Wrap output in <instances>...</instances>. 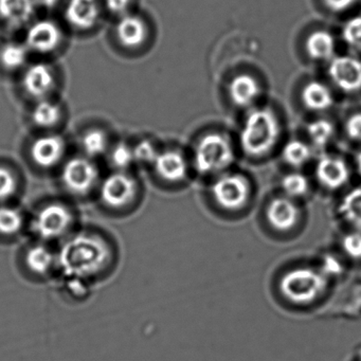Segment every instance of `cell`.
Instances as JSON below:
<instances>
[{
    "instance_id": "cell-12",
    "label": "cell",
    "mask_w": 361,
    "mask_h": 361,
    "mask_svg": "<svg viewBox=\"0 0 361 361\" xmlns=\"http://www.w3.org/2000/svg\"><path fill=\"white\" fill-rule=\"evenodd\" d=\"M329 77L339 90L356 92L361 90V61L352 56L333 59L329 68Z\"/></svg>"
},
{
    "instance_id": "cell-26",
    "label": "cell",
    "mask_w": 361,
    "mask_h": 361,
    "mask_svg": "<svg viewBox=\"0 0 361 361\" xmlns=\"http://www.w3.org/2000/svg\"><path fill=\"white\" fill-rule=\"evenodd\" d=\"M81 147L85 157L92 158L102 156L109 149V137L101 130H90L82 137Z\"/></svg>"
},
{
    "instance_id": "cell-16",
    "label": "cell",
    "mask_w": 361,
    "mask_h": 361,
    "mask_svg": "<svg viewBox=\"0 0 361 361\" xmlns=\"http://www.w3.org/2000/svg\"><path fill=\"white\" fill-rule=\"evenodd\" d=\"M153 166L158 177L166 183H180L187 176V160L180 152L175 149L159 152Z\"/></svg>"
},
{
    "instance_id": "cell-23",
    "label": "cell",
    "mask_w": 361,
    "mask_h": 361,
    "mask_svg": "<svg viewBox=\"0 0 361 361\" xmlns=\"http://www.w3.org/2000/svg\"><path fill=\"white\" fill-rule=\"evenodd\" d=\"M27 46L18 42H9L0 47V65L9 71H20L26 66L29 59Z\"/></svg>"
},
{
    "instance_id": "cell-25",
    "label": "cell",
    "mask_w": 361,
    "mask_h": 361,
    "mask_svg": "<svg viewBox=\"0 0 361 361\" xmlns=\"http://www.w3.org/2000/svg\"><path fill=\"white\" fill-rule=\"evenodd\" d=\"M339 211L348 223L361 230V188H356L346 194Z\"/></svg>"
},
{
    "instance_id": "cell-27",
    "label": "cell",
    "mask_w": 361,
    "mask_h": 361,
    "mask_svg": "<svg viewBox=\"0 0 361 361\" xmlns=\"http://www.w3.org/2000/svg\"><path fill=\"white\" fill-rule=\"evenodd\" d=\"M24 216L18 209L12 207H0V234L11 236L22 230Z\"/></svg>"
},
{
    "instance_id": "cell-32",
    "label": "cell",
    "mask_w": 361,
    "mask_h": 361,
    "mask_svg": "<svg viewBox=\"0 0 361 361\" xmlns=\"http://www.w3.org/2000/svg\"><path fill=\"white\" fill-rule=\"evenodd\" d=\"M133 151H134L135 164H142V166H147V164L153 166L159 154L157 147L149 140L140 141L136 147H133Z\"/></svg>"
},
{
    "instance_id": "cell-20",
    "label": "cell",
    "mask_w": 361,
    "mask_h": 361,
    "mask_svg": "<svg viewBox=\"0 0 361 361\" xmlns=\"http://www.w3.org/2000/svg\"><path fill=\"white\" fill-rule=\"evenodd\" d=\"M302 102L310 111H326L333 105V94L324 84L316 81L310 82L304 86Z\"/></svg>"
},
{
    "instance_id": "cell-8",
    "label": "cell",
    "mask_w": 361,
    "mask_h": 361,
    "mask_svg": "<svg viewBox=\"0 0 361 361\" xmlns=\"http://www.w3.org/2000/svg\"><path fill=\"white\" fill-rule=\"evenodd\" d=\"M138 185L134 177L126 172L116 171L100 185V197L109 208L122 209L136 198Z\"/></svg>"
},
{
    "instance_id": "cell-30",
    "label": "cell",
    "mask_w": 361,
    "mask_h": 361,
    "mask_svg": "<svg viewBox=\"0 0 361 361\" xmlns=\"http://www.w3.org/2000/svg\"><path fill=\"white\" fill-rule=\"evenodd\" d=\"M334 126L326 120H317L307 126L308 136L314 147H324L334 136Z\"/></svg>"
},
{
    "instance_id": "cell-7",
    "label": "cell",
    "mask_w": 361,
    "mask_h": 361,
    "mask_svg": "<svg viewBox=\"0 0 361 361\" xmlns=\"http://www.w3.org/2000/svg\"><path fill=\"white\" fill-rule=\"evenodd\" d=\"M211 193L221 208L228 211L240 210L250 197V185L242 175H223L213 183Z\"/></svg>"
},
{
    "instance_id": "cell-9",
    "label": "cell",
    "mask_w": 361,
    "mask_h": 361,
    "mask_svg": "<svg viewBox=\"0 0 361 361\" xmlns=\"http://www.w3.org/2000/svg\"><path fill=\"white\" fill-rule=\"evenodd\" d=\"M63 43V31L54 20L32 22L27 29L25 45L29 51L49 54L56 51Z\"/></svg>"
},
{
    "instance_id": "cell-41",
    "label": "cell",
    "mask_w": 361,
    "mask_h": 361,
    "mask_svg": "<svg viewBox=\"0 0 361 361\" xmlns=\"http://www.w3.org/2000/svg\"><path fill=\"white\" fill-rule=\"evenodd\" d=\"M357 166H358L359 173L361 174V152L358 154V157H357Z\"/></svg>"
},
{
    "instance_id": "cell-13",
    "label": "cell",
    "mask_w": 361,
    "mask_h": 361,
    "mask_svg": "<svg viewBox=\"0 0 361 361\" xmlns=\"http://www.w3.org/2000/svg\"><path fill=\"white\" fill-rule=\"evenodd\" d=\"M101 12V0H68L65 18L73 28L87 31L98 25Z\"/></svg>"
},
{
    "instance_id": "cell-21",
    "label": "cell",
    "mask_w": 361,
    "mask_h": 361,
    "mask_svg": "<svg viewBox=\"0 0 361 361\" xmlns=\"http://www.w3.org/2000/svg\"><path fill=\"white\" fill-rule=\"evenodd\" d=\"M305 47L312 60L327 61L335 52V39L327 31H314L306 39Z\"/></svg>"
},
{
    "instance_id": "cell-40",
    "label": "cell",
    "mask_w": 361,
    "mask_h": 361,
    "mask_svg": "<svg viewBox=\"0 0 361 361\" xmlns=\"http://www.w3.org/2000/svg\"><path fill=\"white\" fill-rule=\"evenodd\" d=\"M61 0H35L37 6L46 8V9H51V8L56 7Z\"/></svg>"
},
{
    "instance_id": "cell-3",
    "label": "cell",
    "mask_w": 361,
    "mask_h": 361,
    "mask_svg": "<svg viewBox=\"0 0 361 361\" xmlns=\"http://www.w3.org/2000/svg\"><path fill=\"white\" fill-rule=\"evenodd\" d=\"M234 151L225 135L209 133L198 140L194 149V166L200 174H215L231 166Z\"/></svg>"
},
{
    "instance_id": "cell-6",
    "label": "cell",
    "mask_w": 361,
    "mask_h": 361,
    "mask_svg": "<svg viewBox=\"0 0 361 361\" xmlns=\"http://www.w3.org/2000/svg\"><path fill=\"white\" fill-rule=\"evenodd\" d=\"M99 178L98 168L85 156L68 160L63 168V185L75 195L84 196L92 192L98 185Z\"/></svg>"
},
{
    "instance_id": "cell-4",
    "label": "cell",
    "mask_w": 361,
    "mask_h": 361,
    "mask_svg": "<svg viewBox=\"0 0 361 361\" xmlns=\"http://www.w3.org/2000/svg\"><path fill=\"white\" fill-rule=\"evenodd\" d=\"M327 279L318 270L310 267L295 268L283 276L280 290L285 298L295 304L314 301L326 288Z\"/></svg>"
},
{
    "instance_id": "cell-5",
    "label": "cell",
    "mask_w": 361,
    "mask_h": 361,
    "mask_svg": "<svg viewBox=\"0 0 361 361\" xmlns=\"http://www.w3.org/2000/svg\"><path fill=\"white\" fill-rule=\"evenodd\" d=\"M73 224V214L71 209L62 202H50L33 219L35 233L45 240L62 238Z\"/></svg>"
},
{
    "instance_id": "cell-22",
    "label": "cell",
    "mask_w": 361,
    "mask_h": 361,
    "mask_svg": "<svg viewBox=\"0 0 361 361\" xmlns=\"http://www.w3.org/2000/svg\"><path fill=\"white\" fill-rule=\"evenodd\" d=\"M62 115V109L58 103L49 99H44V100L37 101V104L33 107L31 113V119L37 128L48 130L60 123Z\"/></svg>"
},
{
    "instance_id": "cell-14",
    "label": "cell",
    "mask_w": 361,
    "mask_h": 361,
    "mask_svg": "<svg viewBox=\"0 0 361 361\" xmlns=\"http://www.w3.org/2000/svg\"><path fill=\"white\" fill-rule=\"evenodd\" d=\"M116 37L126 49H138L147 43L149 28L141 16L130 13L118 18Z\"/></svg>"
},
{
    "instance_id": "cell-36",
    "label": "cell",
    "mask_w": 361,
    "mask_h": 361,
    "mask_svg": "<svg viewBox=\"0 0 361 361\" xmlns=\"http://www.w3.org/2000/svg\"><path fill=\"white\" fill-rule=\"evenodd\" d=\"M103 4L109 13L119 18L130 13L133 0H103Z\"/></svg>"
},
{
    "instance_id": "cell-1",
    "label": "cell",
    "mask_w": 361,
    "mask_h": 361,
    "mask_svg": "<svg viewBox=\"0 0 361 361\" xmlns=\"http://www.w3.org/2000/svg\"><path fill=\"white\" fill-rule=\"evenodd\" d=\"M111 259V248L102 238L81 233L66 240L56 255V263L68 280L85 281L100 274Z\"/></svg>"
},
{
    "instance_id": "cell-24",
    "label": "cell",
    "mask_w": 361,
    "mask_h": 361,
    "mask_svg": "<svg viewBox=\"0 0 361 361\" xmlns=\"http://www.w3.org/2000/svg\"><path fill=\"white\" fill-rule=\"evenodd\" d=\"M56 263V255L44 245H35L27 251V267L33 274L39 276L47 274Z\"/></svg>"
},
{
    "instance_id": "cell-35",
    "label": "cell",
    "mask_w": 361,
    "mask_h": 361,
    "mask_svg": "<svg viewBox=\"0 0 361 361\" xmlns=\"http://www.w3.org/2000/svg\"><path fill=\"white\" fill-rule=\"evenodd\" d=\"M342 247L344 252L348 257L354 259H361V233L360 232H354V233L348 234L344 236L342 240Z\"/></svg>"
},
{
    "instance_id": "cell-31",
    "label": "cell",
    "mask_w": 361,
    "mask_h": 361,
    "mask_svg": "<svg viewBox=\"0 0 361 361\" xmlns=\"http://www.w3.org/2000/svg\"><path fill=\"white\" fill-rule=\"evenodd\" d=\"M281 185H282L283 191L289 197H302L307 193L308 189H310L307 178L300 173L287 174L286 176L283 177Z\"/></svg>"
},
{
    "instance_id": "cell-19",
    "label": "cell",
    "mask_w": 361,
    "mask_h": 361,
    "mask_svg": "<svg viewBox=\"0 0 361 361\" xmlns=\"http://www.w3.org/2000/svg\"><path fill=\"white\" fill-rule=\"evenodd\" d=\"M261 94V88L250 75H238L229 85V96L234 105L238 107L250 106Z\"/></svg>"
},
{
    "instance_id": "cell-10",
    "label": "cell",
    "mask_w": 361,
    "mask_h": 361,
    "mask_svg": "<svg viewBox=\"0 0 361 361\" xmlns=\"http://www.w3.org/2000/svg\"><path fill=\"white\" fill-rule=\"evenodd\" d=\"M23 88L26 94L37 101L49 98L56 85L54 68L47 63H37L25 71Z\"/></svg>"
},
{
    "instance_id": "cell-18",
    "label": "cell",
    "mask_w": 361,
    "mask_h": 361,
    "mask_svg": "<svg viewBox=\"0 0 361 361\" xmlns=\"http://www.w3.org/2000/svg\"><path fill=\"white\" fill-rule=\"evenodd\" d=\"M268 223L278 231H288L297 225L300 211L297 204L286 197L274 198L266 212Z\"/></svg>"
},
{
    "instance_id": "cell-38",
    "label": "cell",
    "mask_w": 361,
    "mask_h": 361,
    "mask_svg": "<svg viewBox=\"0 0 361 361\" xmlns=\"http://www.w3.org/2000/svg\"><path fill=\"white\" fill-rule=\"evenodd\" d=\"M322 272L326 276H338L342 272V265L339 259H336L333 255H326L323 259Z\"/></svg>"
},
{
    "instance_id": "cell-39",
    "label": "cell",
    "mask_w": 361,
    "mask_h": 361,
    "mask_svg": "<svg viewBox=\"0 0 361 361\" xmlns=\"http://www.w3.org/2000/svg\"><path fill=\"white\" fill-rule=\"evenodd\" d=\"M325 6L334 12H343L350 9L356 0H323Z\"/></svg>"
},
{
    "instance_id": "cell-34",
    "label": "cell",
    "mask_w": 361,
    "mask_h": 361,
    "mask_svg": "<svg viewBox=\"0 0 361 361\" xmlns=\"http://www.w3.org/2000/svg\"><path fill=\"white\" fill-rule=\"evenodd\" d=\"M342 35L350 47L361 51V16L348 20L344 26Z\"/></svg>"
},
{
    "instance_id": "cell-29",
    "label": "cell",
    "mask_w": 361,
    "mask_h": 361,
    "mask_svg": "<svg viewBox=\"0 0 361 361\" xmlns=\"http://www.w3.org/2000/svg\"><path fill=\"white\" fill-rule=\"evenodd\" d=\"M109 160L116 171L126 172L133 164H135L133 147L126 142H119L109 152Z\"/></svg>"
},
{
    "instance_id": "cell-15",
    "label": "cell",
    "mask_w": 361,
    "mask_h": 361,
    "mask_svg": "<svg viewBox=\"0 0 361 361\" xmlns=\"http://www.w3.org/2000/svg\"><path fill=\"white\" fill-rule=\"evenodd\" d=\"M316 176L323 187L337 190L348 183L350 170L341 158L323 156L317 164Z\"/></svg>"
},
{
    "instance_id": "cell-37",
    "label": "cell",
    "mask_w": 361,
    "mask_h": 361,
    "mask_svg": "<svg viewBox=\"0 0 361 361\" xmlns=\"http://www.w3.org/2000/svg\"><path fill=\"white\" fill-rule=\"evenodd\" d=\"M345 130L350 139L361 141V113L355 114L348 118L345 124Z\"/></svg>"
},
{
    "instance_id": "cell-28",
    "label": "cell",
    "mask_w": 361,
    "mask_h": 361,
    "mask_svg": "<svg viewBox=\"0 0 361 361\" xmlns=\"http://www.w3.org/2000/svg\"><path fill=\"white\" fill-rule=\"evenodd\" d=\"M312 156L310 147L299 140L290 141L283 149V158L289 166L300 168L304 166Z\"/></svg>"
},
{
    "instance_id": "cell-17",
    "label": "cell",
    "mask_w": 361,
    "mask_h": 361,
    "mask_svg": "<svg viewBox=\"0 0 361 361\" xmlns=\"http://www.w3.org/2000/svg\"><path fill=\"white\" fill-rule=\"evenodd\" d=\"M35 0H0V20L12 28L32 23L37 12Z\"/></svg>"
},
{
    "instance_id": "cell-33",
    "label": "cell",
    "mask_w": 361,
    "mask_h": 361,
    "mask_svg": "<svg viewBox=\"0 0 361 361\" xmlns=\"http://www.w3.org/2000/svg\"><path fill=\"white\" fill-rule=\"evenodd\" d=\"M18 190V180L10 169L0 166V202L10 200Z\"/></svg>"
},
{
    "instance_id": "cell-2",
    "label": "cell",
    "mask_w": 361,
    "mask_h": 361,
    "mask_svg": "<svg viewBox=\"0 0 361 361\" xmlns=\"http://www.w3.org/2000/svg\"><path fill=\"white\" fill-rule=\"evenodd\" d=\"M280 126L270 109L251 111L240 133V145L247 155L261 157L269 153L278 142Z\"/></svg>"
},
{
    "instance_id": "cell-11",
    "label": "cell",
    "mask_w": 361,
    "mask_h": 361,
    "mask_svg": "<svg viewBox=\"0 0 361 361\" xmlns=\"http://www.w3.org/2000/svg\"><path fill=\"white\" fill-rule=\"evenodd\" d=\"M66 153V141L59 134H47L33 141L30 157L37 166L50 169L58 166Z\"/></svg>"
}]
</instances>
